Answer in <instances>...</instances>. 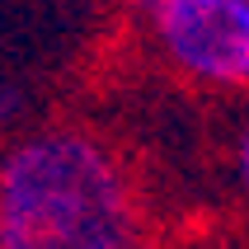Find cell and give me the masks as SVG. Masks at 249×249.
Returning <instances> with one entry per match:
<instances>
[{
	"label": "cell",
	"instance_id": "3957f363",
	"mask_svg": "<svg viewBox=\"0 0 249 249\" xmlns=\"http://www.w3.org/2000/svg\"><path fill=\"white\" fill-rule=\"evenodd\" d=\"M226 174H231V188H235V202L249 216V99L240 104L235 123H231V141H226Z\"/></svg>",
	"mask_w": 249,
	"mask_h": 249
},
{
	"label": "cell",
	"instance_id": "5b68a950",
	"mask_svg": "<svg viewBox=\"0 0 249 249\" xmlns=\"http://www.w3.org/2000/svg\"><path fill=\"white\" fill-rule=\"evenodd\" d=\"M104 5H113V10H151V5H155V0H104Z\"/></svg>",
	"mask_w": 249,
	"mask_h": 249
},
{
	"label": "cell",
	"instance_id": "7a4b0ae2",
	"mask_svg": "<svg viewBox=\"0 0 249 249\" xmlns=\"http://www.w3.org/2000/svg\"><path fill=\"white\" fill-rule=\"evenodd\" d=\"M146 52L169 80L197 94L249 99V0H155Z\"/></svg>",
	"mask_w": 249,
	"mask_h": 249
},
{
	"label": "cell",
	"instance_id": "8992f818",
	"mask_svg": "<svg viewBox=\"0 0 249 249\" xmlns=\"http://www.w3.org/2000/svg\"><path fill=\"white\" fill-rule=\"evenodd\" d=\"M193 249H249L245 240H202V245H193Z\"/></svg>",
	"mask_w": 249,
	"mask_h": 249
},
{
	"label": "cell",
	"instance_id": "277c9868",
	"mask_svg": "<svg viewBox=\"0 0 249 249\" xmlns=\"http://www.w3.org/2000/svg\"><path fill=\"white\" fill-rule=\"evenodd\" d=\"M28 127V89L19 80H0V132L19 137Z\"/></svg>",
	"mask_w": 249,
	"mask_h": 249
},
{
	"label": "cell",
	"instance_id": "6da1fadb",
	"mask_svg": "<svg viewBox=\"0 0 249 249\" xmlns=\"http://www.w3.org/2000/svg\"><path fill=\"white\" fill-rule=\"evenodd\" d=\"M146 193L99 127H24L0 151V249H146Z\"/></svg>",
	"mask_w": 249,
	"mask_h": 249
}]
</instances>
